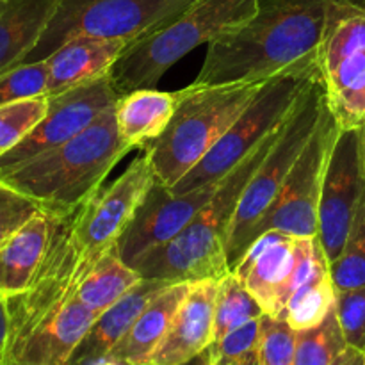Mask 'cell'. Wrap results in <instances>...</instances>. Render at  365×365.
Listing matches in <instances>:
<instances>
[{"mask_svg":"<svg viewBox=\"0 0 365 365\" xmlns=\"http://www.w3.org/2000/svg\"><path fill=\"white\" fill-rule=\"evenodd\" d=\"M331 365H365V353L353 346H346L344 351L331 362Z\"/></svg>","mask_w":365,"mask_h":365,"instance_id":"cell-33","label":"cell"},{"mask_svg":"<svg viewBox=\"0 0 365 365\" xmlns=\"http://www.w3.org/2000/svg\"><path fill=\"white\" fill-rule=\"evenodd\" d=\"M192 0H61L25 63L43 61L75 36L132 43L184 13Z\"/></svg>","mask_w":365,"mask_h":365,"instance_id":"cell-9","label":"cell"},{"mask_svg":"<svg viewBox=\"0 0 365 365\" xmlns=\"http://www.w3.org/2000/svg\"><path fill=\"white\" fill-rule=\"evenodd\" d=\"M237 365H259V359H250V360H246V362H242V364H237Z\"/></svg>","mask_w":365,"mask_h":365,"instance_id":"cell-38","label":"cell"},{"mask_svg":"<svg viewBox=\"0 0 365 365\" xmlns=\"http://www.w3.org/2000/svg\"><path fill=\"white\" fill-rule=\"evenodd\" d=\"M335 314L346 344L365 353V285L335 292Z\"/></svg>","mask_w":365,"mask_h":365,"instance_id":"cell-32","label":"cell"},{"mask_svg":"<svg viewBox=\"0 0 365 365\" xmlns=\"http://www.w3.org/2000/svg\"><path fill=\"white\" fill-rule=\"evenodd\" d=\"M185 365H212V359H210V349L203 351L198 359L191 360V362L185 364Z\"/></svg>","mask_w":365,"mask_h":365,"instance_id":"cell-35","label":"cell"},{"mask_svg":"<svg viewBox=\"0 0 365 365\" xmlns=\"http://www.w3.org/2000/svg\"><path fill=\"white\" fill-rule=\"evenodd\" d=\"M114 106L73 139L6 171L0 180L27 195L56 217L77 210L102 187L113 168L132 150L118 130Z\"/></svg>","mask_w":365,"mask_h":365,"instance_id":"cell-2","label":"cell"},{"mask_svg":"<svg viewBox=\"0 0 365 365\" xmlns=\"http://www.w3.org/2000/svg\"><path fill=\"white\" fill-rule=\"evenodd\" d=\"M364 187L360 132L341 130L324 175L317 216V241L330 264L341 255Z\"/></svg>","mask_w":365,"mask_h":365,"instance_id":"cell-12","label":"cell"},{"mask_svg":"<svg viewBox=\"0 0 365 365\" xmlns=\"http://www.w3.org/2000/svg\"><path fill=\"white\" fill-rule=\"evenodd\" d=\"M52 214L41 210L20 232L0 246V296L13 298L27 291L43 262L50 235Z\"/></svg>","mask_w":365,"mask_h":365,"instance_id":"cell-20","label":"cell"},{"mask_svg":"<svg viewBox=\"0 0 365 365\" xmlns=\"http://www.w3.org/2000/svg\"><path fill=\"white\" fill-rule=\"evenodd\" d=\"M341 127L324 106L312 135L303 146L280 195L257 228L255 239L266 230H280L294 237H317V216L324 175Z\"/></svg>","mask_w":365,"mask_h":365,"instance_id":"cell-10","label":"cell"},{"mask_svg":"<svg viewBox=\"0 0 365 365\" xmlns=\"http://www.w3.org/2000/svg\"><path fill=\"white\" fill-rule=\"evenodd\" d=\"M324 106L327 98H324L321 78H316L298 100L271 150L250 178L235 207L228 230L227 253L230 271L245 255L248 246L255 241L260 221L269 212L271 205L280 195L285 178L291 173L303 146L312 135Z\"/></svg>","mask_w":365,"mask_h":365,"instance_id":"cell-6","label":"cell"},{"mask_svg":"<svg viewBox=\"0 0 365 365\" xmlns=\"http://www.w3.org/2000/svg\"><path fill=\"white\" fill-rule=\"evenodd\" d=\"M48 96L16 100L0 106V157L20 145L45 118Z\"/></svg>","mask_w":365,"mask_h":365,"instance_id":"cell-27","label":"cell"},{"mask_svg":"<svg viewBox=\"0 0 365 365\" xmlns=\"http://www.w3.org/2000/svg\"><path fill=\"white\" fill-rule=\"evenodd\" d=\"M180 91H157L155 88H141L121 95L114 106L118 130L121 139L132 150H148L166 132Z\"/></svg>","mask_w":365,"mask_h":365,"instance_id":"cell-19","label":"cell"},{"mask_svg":"<svg viewBox=\"0 0 365 365\" xmlns=\"http://www.w3.org/2000/svg\"><path fill=\"white\" fill-rule=\"evenodd\" d=\"M7 328H9V316H7L6 298H2V296H0V360H2L4 346H6Z\"/></svg>","mask_w":365,"mask_h":365,"instance_id":"cell-34","label":"cell"},{"mask_svg":"<svg viewBox=\"0 0 365 365\" xmlns=\"http://www.w3.org/2000/svg\"><path fill=\"white\" fill-rule=\"evenodd\" d=\"M296 331L285 319L260 317L259 365H294Z\"/></svg>","mask_w":365,"mask_h":365,"instance_id":"cell-29","label":"cell"},{"mask_svg":"<svg viewBox=\"0 0 365 365\" xmlns=\"http://www.w3.org/2000/svg\"><path fill=\"white\" fill-rule=\"evenodd\" d=\"M91 365H121V364H118V362H114V360H110V359H100V360H96V362H93Z\"/></svg>","mask_w":365,"mask_h":365,"instance_id":"cell-37","label":"cell"},{"mask_svg":"<svg viewBox=\"0 0 365 365\" xmlns=\"http://www.w3.org/2000/svg\"><path fill=\"white\" fill-rule=\"evenodd\" d=\"M334 0H260L259 14L246 27L207 45L195 82L264 81L282 71L317 66L328 6ZM365 6V0H351Z\"/></svg>","mask_w":365,"mask_h":365,"instance_id":"cell-1","label":"cell"},{"mask_svg":"<svg viewBox=\"0 0 365 365\" xmlns=\"http://www.w3.org/2000/svg\"><path fill=\"white\" fill-rule=\"evenodd\" d=\"M217 285L220 280L191 282L187 296L150 365H185L214 344Z\"/></svg>","mask_w":365,"mask_h":365,"instance_id":"cell-15","label":"cell"},{"mask_svg":"<svg viewBox=\"0 0 365 365\" xmlns=\"http://www.w3.org/2000/svg\"><path fill=\"white\" fill-rule=\"evenodd\" d=\"M128 43L123 39H103L75 36L50 53L45 61L48 89L46 96H56L70 89L91 84L110 75Z\"/></svg>","mask_w":365,"mask_h":365,"instance_id":"cell-16","label":"cell"},{"mask_svg":"<svg viewBox=\"0 0 365 365\" xmlns=\"http://www.w3.org/2000/svg\"><path fill=\"white\" fill-rule=\"evenodd\" d=\"M360 132V152H362V166H364V177H365V125L359 128Z\"/></svg>","mask_w":365,"mask_h":365,"instance_id":"cell-36","label":"cell"},{"mask_svg":"<svg viewBox=\"0 0 365 365\" xmlns=\"http://www.w3.org/2000/svg\"><path fill=\"white\" fill-rule=\"evenodd\" d=\"M41 210L38 202L0 180V246L6 245Z\"/></svg>","mask_w":365,"mask_h":365,"instance_id":"cell-31","label":"cell"},{"mask_svg":"<svg viewBox=\"0 0 365 365\" xmlns=\"http://www.w3.org/2000/svg\"><path fill=\"white\" fill-rule=\"evenodd\" d=\"M316 78H319L317 66L282 71L271 77L209 153L170 191L173 195H184L223 178L291 116L298 100Z\"/></svg>","mask_w":365,"mask_h":365,"instance_id":"cell-7","label":"cell"},{"mask_svg":"<svg viewBox=\"0 0 365 365\" xmlns=\"http://www.w3.org/2000/svg\"><path fill=\"white\" fill-rule=\"evenodd\" d=\"M328 109L341 130L365 125V6L334 0L316 53Z\"/></svg>","mask_w":365,"mask_h":365,"instance_id":"cell-8","label":"cell"},{"mask_svg":"<svg viewBox=\"0 0 365 365\" xmlns=\"http://www.w3.org/2000/svg\"><path fill=\"white\" fill-rule=\"evenodd\" d=\"M259 342L260 317L235 328L230 334L214 342L209 348L212 365H237L255 359L259 353Z\"/></svg>","mask_w":365,"mask_h":365,"instance_id":"cell-30","label":"cell"},{"mask_svg":"<svg viewBox=\"0 0 365 365\" xmlns=\"http://www.w3.org/2000/svg\"><path fill=\"white\" fill-rule=\"evenodd\" d=\"M334 307L335 287L331 282L330 262H324L305 284L292 292L285 307V321L294 331L310 330L319 327Z\"/></svg>","mask_w":365,"mask_h":365,"instance_id":"cell-23","label":"cell"},{"mask_svg":"<svg viewBox=\"0 0 365 365\" xmlns=\"http://www.w3.org/2000/svg\"><path fill=\"white\" fill-rule=\"evenodd\" d=\"M61 0H6L0 13V75L25 63Z\"/></svg>","mask_w":365,"mask_h":365,"instance_id":"cell-21","label":"cell"},{"mask_svg":"<svg viewBox=\"0 0 365 365\" xmlns=\"http://www.w3.org/2000/svg\"><path fill=\"white\" fill-rule=\"evenodd\" d=\"M48 78H46L45 61L21 63L0 75V106L34 96H46Z\"/></svg>","mask_w":365,"mask_h":365,"instance_id":"cell-28","label":"cell"},{"mask_svg":"<svg viewBox=\"0 0 365 365\" xmlns=\"http://www.w3.org/2000/svg\"><path fill=\"white\" fill-rule=\"evenodd\" d=\"M170 284L173 282L141 278L123 298L96 317L68 365H91L96 360L106 359L110 349L130 330L146 305Z\"/></svg>","mask_w":365,"mask_h":365,"instance_id":"cell-17","label":"cell"},{"mask_svg":"<svg viewBox=\"0 0 365 365\" xmlns=\"http://www.w3.org/2000/svg\"><path fill=\"white\" fill-rule=\"evenodd\" d=\"M4 4H6V0H0V13H2V7H4Z\"/></svg>","mask_w":365,"mask_h":365,"instance_id":"cell-39","label":"cell"},{"mask_svg":"<svg viewBox=\"0 0 365 365\" xmlns=\"http://www.w3.org/2000/svg\"><path fill=\"white\" fill-rule=\"evenodd\" d=\"M191 282H173L166 285L110 349L107 359L121 365H150L153 353L166 337L175 314L187 296Z\"/></svg>","mask_w":365,"mask_h":365,"instance_id":"cell-18","label":"cell"},{"mask_svg":"<svg viewBox=\"0 0 365 365\" xmlns=\"http://www.w3.org/2000/svg\"><path fill=\"white\" fill-rule=\"evenodd\" d=\"M118 98L120 95L114 91L109 77L48 96V110L38 127L20 145L0 157V175L73 139L113 107Z\"/></svg>","mask_w":365,"mask_h":365,"instance_id":"cell-11","label":"cell"},{"mask_svg":"<svg viewBox=\"0 0 365 365\" xmlns=\"http://www.w3.org/2000/svg\"><path fill=\"white\" fill-rule=\"evenodd\" d=\"M294 264V235L266 230L248 246L232 267V273L241 278L266 316L285 319V307L292 294Z\"/></svg>","mask_w":365,"mask_h":365,"instance_id":"cell-14","label":"cell"},{"mask_svg":"<svg viewBox=\"0 0 365 365\" xmlns=\"http://www.w3.org/2000/svg\"><path fill=\"white\" fill-rule=\"evenodd\" d=\"M264 312L257 299L250 294L246 285L235 273H228L217 285L216 296V321H214V334L216 341L230 334L235 328L262 317ZM214 341V342H216Z\"/></svg>","mask_w":365,"mask_h":365,"instance_id":"cell-24","label":"cell"},{"mask_svg":"<svg viewBox=\"0 0 365 365\" xmlns=\"http://www.w3.org/2000/svg\"><path fill=\"white\" fill-rule=\"evenodd\" d=\"M267 81L192 82L180 89L177 110L166 132L145 150L155 180L173 187L185 177L245 113Z\"/></svg>","mask_w":365,"mask_h":365,"instance_id":"cell-4","label":"cell"},{"mask_svg":"<svg viewBox=\"0 0 365 365\" xmlns=\"http://www.w3.org/2000/svg\"><path fill=\"white\" fill-rule=\"evenodd\" d=\"M346 346L334 307L319 327L296 331L294 365H331Z\"/></svg>","mask_w":365,"mask_h":365,"instance_id":"cell-26","label":"cell"},{"mask_svg":"<svg viewBox=\"0 0 365 365\" xmlns=\"http://www.w3.org/2000/svg\"><path fill=\"white\" fill-rule=\"evenodd\" d=\"M335 292L365 285V187L341 255L330 264Z\"/></svg>","mask_w":365,"mask_h":365,"instance_id":"cell-25","label":"cell"},{"mask_svg":"<svg viewBox=\"0 0 365 365\" xmlns=\"http://www.w3.org/2000/svg\"><path fill=\"white\" fill-rule=\"evenodd\" d=\"M284 123L221 178L216 195L177 237L132 266L139 277L166 282H198L221 280L230 273L227 241L232 216L250 178L271 150Z\"/></svg>","mask_w":365,"mask_h":365,"instance_id":"cell-3","label":"cell"},{"mask_svg":"<svg viewBox=\"0 0 365 365\" xmlns=\"http://www.w3.org/2000/svg\"><path fill=\"white\" fill-rule=\"evenodd\" d=\"M260 0H192L163 27L128 43L110 70L118 95L155 88L168 70L200 45L246 27L259 14Z\"/></svg>","mask_w":365,"mask_h":365,"instance_id":"cell-5","label":"cell"},{"mask_svg":"<svg viewBox=\"0 0 365 365\" xmlns=\"http://www.w3.org/2000/svg\"><path fill=\"white\" fill-rule=\"evenodd\" d=\"M139 280V273L121 259L116 245L107 250L86 274L77 289V298L91 310L102 314L123 298Z\"/></svg>","mask_w":365,"mask_h":365,"instance_id":"cell-22","label":"cell"},{"mask_svg":"<svg viewBox=\"0 0 365 365\" xmlns=\"http://www.w3.org/2000/svg\"><path fill=\"white\" fill-rule=\"evenodd\" d=\"M220 184L221 178L184 195H173L170 187L155 180L134 220L118 241L121 259L132 267L143 257L177 237L216 195Z\"/></svg>","mask_w":365,"mask_h":365,"instance_id":"cell-13","label":"cell"}]
</instances>
